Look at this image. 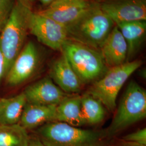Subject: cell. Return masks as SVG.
<instances>
[{
	"mask_svg": "<svg viewBox=\"0 0 146 146\" xmlns=\"http://www.w3.org/2000/svg\"><path fill=\"white\" fill-rule=\"evenodd\" d=\"M115 23L100 7L99 3L87 11L67 29L68 40L99 50Z\"/></svg>",
	"mask_w": 146,
	"mask_h": 146,
	"instance_id": "cell-1",
	"label": "cell"
},
{
	"mask_svg": "<svg viewBox=\"0 0 146 146\" xmlns=\"http://www.w3.org/2000/svg\"><path fill=\"white\" fill-rule=\"evenodd\" d=\"M37 137L47 146H102L105 131L84 129L52 121L38 128Z\"/></svg>",
	"mask_w": 146,
	"mask_h": 146,
	"instance_id": "cell-2",
	"label": "cell"
},
{
	"mask_svg": "<svg viewBox=\"0 0 146 146\" xmlns=\"http://www.w3.org/2000/svg\"><path fill=\"white\" fill-rule=\"evenodd\" d=\"M31 11L15 1L10 15L0 31V50L5 64L4 78L25 44L29 33L28 20Z\"/></svg>",
	"mask_w": 146,
	"mask_h": 146,
	"instance_id": "cell-3",
	"label": "cell"
},
{
	"mask_svg": "<svg viewBox=\"0 0 146 146\" xmlns=\"http://www.w3.org/2000/svg\"><path fill=\"white\" fill-rule=\"evenodd\" d=\"M61 51L83 84L94 83L108 68L99 50L82 43L67 40Z\"/></svg>",
	"mask_w": 146,
	"mask_h": 146,
	"instance_id": "cell-4",
	"label": "cell"
},
{
	"mask_svg": "<svg viewBox=\"0 0 146 146\" xmlns=\"http://www.w3.org/2000/svg\"><path fill=\"white\" fill-rule=\"evenodd\" d=\"M146 117V90L135 81L125 89L111 122L105 131L106 137H113Z\"/></svg>",
	"mask_w": 146,
	"mask_h": 146,
	"instance_id": "cell-5",
	"label": "cell"
},
{
	"mask_svg": "<svg viewBox=\"0 0 146 146\" xmlns=\"http://www.w3.org/2000/svg\"><path fill=\"white\" fill-rule=\"evenodd\" d=\"M142 63L141 60H134L108 68L102 78L92 84L87 93L99 100L110 111H114L121 89Z\"/></svg>",
	"mask_w": 146,
	"mask_h": 146,
	"instance_id": "cell-6",
	"label": "cell"
},
{
	"mask_svg": "<svg viewBox=\"0 0 146 146\" xmlns=\"http://www.w3.org/2000/svg\"><path fill=\"white\" fill-rule=\"evenodd\" d=\"M28 23L29 33L53 50L61 51L68 40L66 27L38 11H29Z\"/></svg>",
	"mask_w": 146,
	"mask_h": 146,
	"instance_id": "cell-7",
	"label": "cell"
},
{
	"mask_svg": "<svg viewBox=\"0 0 146 146\" xmlns=\"http://www.w3.org/2000/svg\"><path fill=\"white\" fill-rule=\"evenodd\" d=\"M40 53L32 41L25 43L5 75V82L11 87H16L31 78L38 68Z\"/></svg>",
	"mask_w": 146,
	"mask_h": 146,
	"instance_id": "cell-8",
	"label": "cell"
},
{
	"mask_svg": "<svg viewBox=\"0 0 146 146\" xmlns=\"http://www.w3.org/2000/svg\"><path fill=\"white\" fill-rule=\"evenodd\" d=\"M96 3L89 0H55L46 8L38 12L67 28Z\"/></svg>",
	"mask_w": 146,
	"mask_h": 146,
	"instance_id": "cell-9",
	"label": "cell"
},
{
	"mask_svg": "<svg viewBox=\"0 0 146 146\" xmlns=\"http://www.w3.org/2000/svg\"><path fill=\"white\" fill-rule=\"evenodd\" d=\"M99 5L115 25L146 21V0H104Z\"/></svg>",
	"mask_w": 146,
	"mask_h": 146,
	"instance_id": "cell-10",
	"label": "cell"
},
{
	"mask_svg": "<svg viewBox=\"0 0 146 146\" xmlns=\"http://www.w3.org/2000/svg\"><path fill=\"white\" fill-rule=\"evenodd\" d=\"M23 93L27 102L47 106H57L67 96L50 77L42 78L28 86Z\"/></svg>",
	"mask_w": 146,
	"mask_h": 146,
	"instance_id": "cell-11",
	"label": "cell"
},
{
	"mask_svg": "<svg viewBox=\"0 0 146 146\" xmlns=\"http://www.w3.org/2000/svg\"><path fill=\"white\" fill-rule=\"evenodd\" d=\"M49 77L66 94L78 93L84 84L63 54L52 64Z\"/></svg>",
	"mask_w": 146,
	"mask_h": 146,
	"instance_id": "cell-12",
	"label": "cell"
},
{
	"mask_svg": "<svg viewBox=\"0 0 146 146\" xmlns=\"http://www.w3.org/2000/svg\"><path fill=\"white\" fill-rule=\"evenodd\" d=\"M108 68L127 62L128 46L118 27L115 25L106 38L99 49Z\"/></svg>",
	"mask_w": 146,
	"mask_h": 146,
	"instance_id": "cell-13",
	"label": "cell"
},
{
	"mask_svg": "<svg viewBox=\"0 0 146 146\" xmlns=\"http://www.w3.org/2000/svg\"><path fill=\"white\" fill-rule=\"evenodd\" d=\"M56 106L33 104L27 102L19 123L26 130L39 128L56 119Z\"/></svg>",
	"mask_w": 146,
	"mask_h": 146,
	"instance_id": "cell-14",
	"label": "cell"
},
{
	"mask_svg": "<svg viewBox=\"0 0 146 146\" xmlns=\"http://www.w3.org/2000/svg\"><path fill=\"white\" fill-rule=\"evenodd\" d=\"M124 37L128 46L127 62L133 61L144 42L146 21H133L116 25Z\"/></svg>",
	"mask_w": 146,
	"mask_h": 146,
	"instance_id": "cell-15",
	"label": "cell"
},
{
	"mask_svg": "<svg viewBox=\"0 0 146 146\" xmlns=\"http://www.w3.org/2000/svg\"><path fill=\"white\" fill-rule=\"evenodd\" d=\"M55 121L76 127L86 125L82 113L80 95H67L56 106Z\"/></svg>",
	"mask_w": 146,
	"mask_h": 146,
	"instance_id": "cell-16",
	"label": "cell"
},
{
	"mask_svg": "<svg viewBox=\"0 0 146 146\" xmlns=\"http://www.w3.org/2000/svg\"><path fill=\"white\" fill-rule=\"evenodd\" d=\"M26 103L23 92L11 98H0V125L19 123Z\"/></svg>",
	"mask_w": 146,
	"mask_h": 146,
	"instance_id": "cell-17",
	"label": "cell"
},
{
	"mask_svg": "<svg viewBox=\"0 0 146 146\" xmlns=\"http://www.w3.org/2000/svg\"><path fill=\"white\" fill-rule=\"evenodd\" d=\"M81 101L86 125H95L104 121L106 117V110L99 100L87 93L81 96Z\"/></svg>",
	"mask_w": 146,
	"mask_h": 146,
	"instance_id": "cell-18",
	"label": "cell"
},
{
	"mask_svg": "<svg viewBox=\"0 0 146 146\" xmlns=\"http://www.w3.org/2000/svg\"><path fill=\"white\" fill-rule=\"evenodd\" d=\"M31 137L20 123L0 125V146H28Z\"/></svg>",
	"mask_w": 146,
	"mask_h": 146,
	"instance_id": "cell-19",
	"label": "cell"
},
{
	"mask_svg": "<svg viewBox=\"0 0 146 146\" xmlns=\"http://www.w3.org/2000/svg\"><path fill=\"white\" fill-rule=\"evenodd\" d=\"M15 0H0V31L11 14Z\"/></svg>",
	"mask_w": 146,
	"mask_h": 146,
	"instance_id": "cell-20",
	"label": "cell"
},
{
	"mask_svg": "<svg viewBox=\"0 0 146 146\" xmlns=\"http://www.w3.org/2000/svg\"><path fill=\"white\" fill-rule=\"evenodd\" d=\"M123 141L146 146V128H143L123 137Z\"/></svg>",
	"mask_w": 146,
	"mask_h": 146,
	"instance_id": "cell-21",
	"label": "cell"
},
{
	"mask_svg": "<svg viewBox=\"0 0 146 146\" xmlns=\"http://www.w3.org/2000/svg\"><path fill=\"white\" fill-rule=\"evenodd\" d=\"M21 5L32 11L35 0H15Z\"/></svg>",
	"mask_w": 146,
	"mask_h": 146,
	"instance_id": "cell-22",
	"label": "cell"
},
{
	"mask_svg": "<svg viewBox=\"0 0 146 146\" xmlns=\"http://www.w3.org/2000/svg\"><path fill=\"white\" fill-rule=\"evenodd\" d=\"M5 68V60L2 52L0 50V82H1V79L4 78Z\"/></svg>",
	"mask_w": 146,
	"mask_h": 146,
	"instance_id": "cell-23",
	"label": "cell"
},
{
	"mask_svg": "<svg viewBox=\"0 0 146 146\" xmlns=\"http://www.w3.org/2000/svg\"><path fill=\"white\" fill-rule=\"evenodd\" d=\"M28 146H47L45 145L42 141H41L37 137L35 138H32L30 139Z\"/></svg>",
	"mask_w": 146,
	"mask_h": 146,
	"instance_id": "cell-24",
	"label": "cell"
},
{
	"mask_svg": "<svg viewBox=\"0 0 146 146\" xmlns=\"http://www.w3.org/2000/svg\"><path fill=\"white\" fill-rule=\"evenodd\" d=\"M112 146H143L141 145H139L135 143H131L129 142H126V141H123L122 142H120L119 143H117L115 145Z\"/></svg>",
	"mask_w": 146,
	"mask_h": 146,
	"instance_id": "cell-25",
	"label": "cell"
},
{
	"mask_svg": "<svg viewBox=\"0 0 146 146\" xmlns=\"http://www.w3.org/2000/svg\"><path fill=\"white\" fill-rule=\"evenodd\" d=\"M42 5L47 7L51 4L52 2H54L55 0H38Z\"/></svg>",
	"mask_w": 146,
	"mask_h": 146,
	"instance_id": "cell-26",
	"label": "cell"
},
{
	"mask_svg": "<svg viewBox=\"0 0 146 146\" xmlns=\"http://www.w3.org/2000/svg\"><path fill=\"white\" fill-rule=\"evenodd\" d=\"M96 1H98V0H96Z\"/></svg>",
	"mask_w": 146,
	"mask_h": 146,
	"instance_id": "cell-27",
	"label": "cell"
}]
</instances>
